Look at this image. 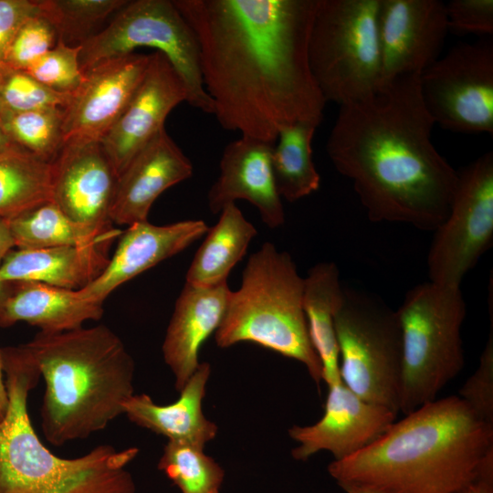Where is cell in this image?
I'll use <instances>...</instances> for the list:
<instances>
[{
    "instance_id": "7",
    "label": "cell",
    "mask_w": 493,
    "mask_h": 493,
    "mask_svg": "<svg viewBox=\"0 0 493 493\" xmlns=\"http://www.w3.org/2000/svg\"><path fill=\"white\" fill-rule=\"evenodd\" d=\"M396 313L403 348L399 412L407 414L437 399L461 372L467 307L460 287L428 281L409 289Z\"/></svg>"
},
{
    "instance_id": "36",
    "label": "cell",
    "mask_w": 493,
    "mask_h": 493,
    "mask_svg": "<svg viewBox=\"0 0 493 493\" xmlns=\"http://www.w3.org/2000/svg\"><path fill=\"white\" fill-rule=\"evenodd\" d=\"M493 309L490 332L479 363L459 391L461 398L481 420L493 425Z\"/></svg>"
},
{
    "instance_id": "43",
    "label": "cell",
    "mask_w": 493,
    "mask_h": 493,
    "mask_svg": "<svg viewBox=\"0 0 493 493\" xmlns=\"http://www.w3.org/2000/svg\"><path fill=\"white\" fill-rule=\"evenodd\" d=\"M341 488L345 493H377V492H374L366 488L355 487V486H342Z\"/></svg>"
},
{
    "instance_id": "32",
    "label": "cell",
    "mask_w": 493,
    "mask_h": 493,
    "mask_svg": "<svg viewBox=\"0 0 493 493\" xmlns=\"http://www.w3.org/2000/svg\"><path fill=\"white\" fill-rule=\"evenodd\" d=\"M157 467L181 493H220L225 477L222 467L204 449L177 441L167 442Z\"/></svg>"
},
{
    "instance_id": "15",
    "label": "cell",
    "mask_w": 493,
    "mask_h": 493,
    "mask_svg": "<svg viewBox=\"0 0 493 493\" xmlns=\"http://www.w3.org/2000/svg\"><path fill=\"white\" fill-rule=\"evenodd\" d=\"M329 387L324 414L311 425H294L289 436L299 446L291 451L296 460H307L329 451L335 461L348 458L381 437L395 422L397 413L362 400L342 382Z\"/></svg>"
},
{
    "instance_id": "18",
    "label": "cell",
    "mask_w": 493,
    "mask_h": 493,
    "mask_svg": "<svg viewBox=\"0 0 493 493\" xmlns=\"http://www.w3.org/2000/svg\"><path fill=\"white\" fill-rule=\"evenodd\" d=\"M275 143L240 136L224 149L220 173L207 193V204L213 214L225 206L246 200L258 211L263 223L277 228L285 223L282 199L272 173L271 153Z\"/></svg>"
},
{
    "instance_id": "14",
    "label": "cell",
    "mask_w": 493,
    "mask_h": 493,
    "mask_svg": "<svg viewBox=\"0 0 493 493\" xmlns=\"http://www.w3.org/2000/svg\"><path fill=\"white\" fill-rule=\"evenodd\" d=\"M151 60L131 53L84 71V79L63 110V145L100 142L123 113Z\"/></svg>"
},
{
    "instance_id": "12",
    "label": "cell",
    "mask_w": 493,
    "mask_h": 493,
    "mask_svg": "<svg viewBox=\"0 0 493 493\" xmlns=\"http://www.w3.org/2000/svg\"><path fill=\"white\" fill-rule=\"evenodd\" d=\"M423 101L443 129L493 134V40L459 43L419 76Z\"/></svg>"
},
{
    "instance_id": "4",
    "label": "cell",
    "mask_w": 493,
    "mask_h": 493,
    "mask_svg": "<svg viewBox=\"0 0 493 493\" xmlns=\"http://www.w3.org/2000/svg\"><path fill=\"white\" fill-rule=\"evenodd\" d=\"M22 345L45 382L40 419L50 444L88 438L124 414L134 362L109 327L39 331Z\"/></svg>"
},
{
    "instance_id": "42",
    "label": "cell",
    "mask_w": 493,
    "mask_h": 493,
    "mask_svg": "<svg viewBox=\"0 0 493 493\" xmlns=\"http://www.w3.org/2000/svg\"><path fill=\"white\" fill-rule=\"evenodd\" d=\"M13 144L14 142L6 134L0 121V152L5 151L9 147H11Z\"/></svg>"
},
{
    "instance_id": "13",
    "label": "cell",
    "mask_w": 493,
    "mask_h": 493,
    "mask_svg": "<svg viewBox=\"0 0 493 493\" xmlns=\"http://www.w3.org/2000/svg\"><path fill=\"white\" fill-rule=\"evenodd\" d=\"M379 88L405 75H421L441 57L448 33L439 0H379Z\"/></svg>"
},
{
    "instance_id": "31",
    "label": "cell",
    "mask_w": 493,
    "mask_h": 493,
    "mask_svg": "<svg viewBox=\"0 0 493 493\" xmlns=\"http://www.w3.org/2000/svg\"><path fill=\"white\" fill-rule=\"evenodd\" d=\"M63 110L0 111V121L14 143L45 161L53 162L63 146Z\"/></svg>"
},
{
    "instance_id": "22",
    "label": "cell",
    "mask_w": 493,
    "mask_h": 493,
    "mask_svg": "<svg viewBox=\"0 0 493 493\" xmlns=\"http://www.w3.org/2000/svg\"><path fill=\"white\" fill-rule=\"evenodd\" d=\"M103 304L82 298L78 290L33 280L0 281V328L24 321L43 332L83 327L103 315Z\"/></svg>"
},
{
    "instance_id": "25",
    "label": "cell",
    "mask_w": 493,
    "mask_h": 493,
    "mask_svg": "<svg viewBox=\"0 0 493 493\" xmlns=\"http://www.w3.org/2000/svg\"><path fill=\"white\" fill-rule=\"evenodd\" d=\"M342 290L339 269L333 262L316 264L304 278L303 309L309 336L321 364L322 381L328 386L341 382L334 315Z\"/></svg>"
},
{
    "instance_id": "8",
    "label": "cell",
    "mask_w": 493,
    "mask_h": 493,
    "mask_svg": "<svg viewBox=\"0 0 493 493\" xmlns=\"http://www.w3.org/2000/svg\"><path fill=\"white\" fill-rule=\"evenodd\" d=\"M379 0H318L309 64L326 102L340 106L379 89Z\"/></svg>"
},
{
    "instance_id": "24",
    "label": "cell",
    "mask_w": 493,
    "mask_h": 493,
    "mask_svg": "<svg viewBox=\"0 0 493 493\" xmlns=\"http://www.w3.org/2000/svg\"><path fill=\"white\" fill-rule=\"evenodd\" d=\"M210 373L209 363H199L180 390L179 398L170 404H157L145 393H134L124 404V415L133 424L167 437L168 441L204 449L217 433L216 425L205 416L202 409Z\"/></svg>"
},
{
    "instance_id": "37",
    "label": "cell",
    "mask_w": 493,
    "mask_h": 493,
    "mask_svg": "<svg viewBox=\"0 0 493 493\" xmlns=\"http://www.w3.org/2000/svg\"><path fill=\"white\" fill-rule=\"evenodd\" d=\"M446 11L449 31L482 37L493 34V0H451Z\"/></svg>"
},
{
    "instance_id": "33",
    "label": "cell",
    "mask_w": 493,
    "mask_h": 493,
    "mask_svg": "<svg viewBox=\"0 0 493 493\" xmlns=\"http://www.w3.org/2000/svg\"><path fill=\"white\" fill-rule=\"evenodd\" d=\"M71 98L44 87L25 70L0 64V111L65 109Z\"/></svg>"
},
{
    "instance_id": "16",
    "label": "cell",
    "mask_w": 493,
    "mask_h": 493,
    "mask_svg": "<svg viewBox=\"0 0 493 493\" xmlns=\"http://www.w3.org/2000/svg\"><path fill=\"white\" fill-rule=\"evenodd\" d=\"M118 178L100 142L64 144L52 162L51 201L75 222L110 231Z\"/></svg>"
},
{
    "instance_id": "20",
    "label": "cell",
    "mask_w": 493,
    "mask_h": 493,
    "mask_svg": "<svg viewBox=\"0 0 493 493\" xmlns=\"http://www.w3.org/2000/svg\"><path fill=\"white\" fill-rule=\"evenodd\" d=\"M193 171L189 158L163 128L120 174L110 211L112 224L147 221L154 201L168 188L189 179Z\"/></svg>"
},
{
    "instance_id": "19",
    "label": "cell",
    "mask_w": 493,
    "mask_h": 493,
    "mask_svg": "<svg viewBox=\"0 0 493 493\" xmlns=\"http://www.w3.org/2000/svg\"><path fill=\"white\" fill-rule=\"evenodd\" d=\"M203 220H184L164 226L134 223L121 233L115 253L102 273L78 290L84 299L104 303L119 286L160 262L177 255L208 230Z\"/></svg>"
},
{
    "instance_id": "28",
    "label": "cell",
    "mask_w": 493,
    "mask_h": 493,
    "mask_svg": "<svg viewBox=\"0 0 493 493\" xmlns=\"http://www.w3.org/2000/svg\"><path fill=\"white\" fill-rule=\"evenodd\" d=\"M317 125L296 122L282 127L271 153V167L281 199L295 202L320 188V176L312 159V139Z\"/></svg>"
},
{
    "instance_id": "23",
    "label": "cell",
    "mask_w": 493,
    "mask_h": 493,
    "mask_svg": "<svg viewBox=\"0 0 493 493\" xmlns=\"http://www.w3.org/2000/svg\"><path fill=\"white\" fill-rule=\"evenodd\" d=\"M114 238L87 245L40 249H12L0 267V281L33 280L79 290L107 267L108 248Z\"/></svg>"
},
{
    "instance_id": "9",
    "label": "cell",
    "mask_w": 493,
    "mask_h": 493,
    "mask_svg": "<svg viewBox=\"0 0 493 493\" xmlns=\"http://www.w3.org/2000/svg\"><path fill=\"white\" fill-rule=\"evenodd\" d=\"M334 326L341 382L362 400L398 414L403 348L396 310L369 294L343 288Z\"/></svg>"
},
{
    "instance_id": "34",
    "label": "cell",
    "mask_w": 493,
    "mask_h": 493,
    "mask_svg": "<svg viewBox=\"0 0 493 493\" xmlns=\"http://www.w3.org/2000/svg\"><path fill=\"white\" fill-rule=\"evenodd\" d=\"M81 46L71 47L61 41L29 65L25 71L44 87L63 94H74L84 73L79 66Z\"/></svg>"
},
{
    "instance_id": "29",
    "label": "cell",
    "mask_w": 493,
    "mask_h": 493,
    "mask_svg": "<svg viewBox=\"0 0 493 493\" xmlns=\"http://www.w3.org/2000/svg\"><path fill=\"white\" fill-rule=\"evenodd\" d=\"M17 248L40 249L87 245L116 238L121 230L100 231L69 218L54 202H45L9 219Z\"/></svg>"
},
{
    "instance_id": "3",
    "label": "cell",
    "mask_w": 493,
    "mask_h": 493,
    "mask_svg": "<svg viewBox=\"0 0 493 493\" xmlns=\"http://www.w3.org/2000/svg\"><path fill=\"white\" fill-rule=\"evenodd\" d=\"M492 449L493 425L451 395L404 414L363 450L330 462L328 472L340 487L377 493H454Z\"/></svg>"
},
{
    "instance_id": "11",
    "label": "cell",
    "mask_w": 493,
    "mask_h": 493,
    "mask_svg": "<svg viewBox=\"0 0 493 493\" xmlns=\"http://www.w3.org/2000/svg\"><path fill=\"white\" fill-rule=\"evenodd\" d=\"M427 255L429 281L460 287L493 241V152L457 172L448 215L434 231Z\"/></svg>"
},
{
    "instance_id": "35",
    "label": "cell",
    "mask_w": 493,
    "mask_h": 493,
    "mask_svg": "<svg viewBox=\"0 0 493 493\" xmlns=\"http://www.w3.org/2000/svg\"><path fill=\"white\" fill-rule=\"evenodd\" d=\"M58 42L52 25L39 12L28 17L19 27L5 55V63L25 70Z\"/></svg>"
},
{
    "instance_id": "17",
    "label": "cell",
    "mask_w": 493,
    "mask_h": 493,
    "mask_svg": "<svg viewBox=\"0 0 493 493\" xmlns=\"http://www.w3.org/2000/svg\"><path fill=\"white\" fill-rule=\"evenodd\" d=\"M187 101L183 79L162 53L151 54L147 70L123 113L100 141L118 176L164 128L173 109Z\"/></svg>"
},
{
    "instance_id": "6",
    "label": "cell",
    "mask_w": 493,
    "mask_h": 493,
    "mask_svg": "<svg viewBox=\"0 0 493 493\" xmlns=\"http://www.w3.org/2000/svg\"><path fill=\"white\" fill-rule=\"evenodd\" d=\"M303 296L304 278L291 256L264 243L249 257L239 288L230 292L216 344H258L301 362L319 385L322 368L309 336Z\"/></svg>"
},
{
    "instance_id": "38",
    "label": "cell",
    "mask_w": 493,
    "mask_h": 493,
    "mask_svg": "<svg viewBox=\"0 0 493 493\" xmlns=\"http://www.w3.org/2000/svg\"><path fill=\"white\" fill-rule=\"evenodd\" d=\"M37 12V0H0V64L19 27Z\"/></svg>"
},
{
    "instance_id": "5",
    "label": "cell",
    "mask_w": 493,
    "mask_h": 493,
    "mask_svg": "<svg viewBox=\"0 0 493 493\" xmlns=\"http://www.w3.org/2000/svg\"><path fill=\"white\" fill-rule=\"evenodd\" d=\"M8 408L0 421V493H135L127 470L139 449L100 445L63 458L37 436L27 398L40 373L22 345L2 348Z\"/></svg>"
},
{
    "instance_id": "2",
    "label": "cell",
    "mask_w": 493,
    "mask_h": 493,
    "mask_svg": "<svg viewBox=\"0 0 493 493\" xmlns=\"http://www.w3.org/2000/svg\"><path fill=\"white\" fill-rule=\"evenodd\" d=\"M434 125L419 75L398 77L340 106L326 152L352 182L371 221L434 232L446 218L457 171L434 146Z\"/></svg>"
},
{
    "instance_id": "30",
    "label": "cell",
    "mask_w": 493,
    "mask_h": 493,
    "mask_svg": "<svg viewBox=\"0 0 493 493\" xmlns=\"http://www.w3.org/2000/svg\"><path fill=\"white\" fill-rule=\"evenodd\" d=\"M126 0H37L39 14L54 27L58 41L77 47L116 14Z\"/></svg>"
},
{
    "instance_id": "10",
    "label": "cell",
    "mask_w": 493,
    "mask_h": 493,
    "mask_svg": "<svg viewBox=\"0 0 493 493\" xmlns=\"http://www.w3.org/2000/svg\"><path fill=\"white\" fill-rule=\"evenodd\" d=\"M80 46L83 72L102 61L133 53L137 47L155 48L183 79L186 102L214 114L213 101L203 83L195 34L173 1H128L104 29Z\"/></svg>"
},
{
    "instance_id": "26",
    "label": "cell",
    "mask_w": 493,
    "mask_h": 493,
    "mask_svg": "<svg viewBox=\"0 0 493 493\" xmlns=\"http://www.w3.org/2000/svg\"><path fill=\"white\" fill-rule=\"evenodd\" d=\"M219 214L218 221L208 228L194 256L186 283L212 287L227 282L231 270L257 235L255 226L245 218L236 203L227 205Z\"/></svg>"
},
{
    "instance_id": "40",
    "label": "cell",
    "mask_w": 493,
    "mask_h": 493,
    "mask_svg": "<svg viewBox=\"0 0 493 493\" xmlns=\"http://www.w3.org/2000/svg\"><path fill=\"white\" fill-rule=\"evenodd\" d=\"M16 246L9 219L0 217V267L6 255Z\"/></svg>"
},
{
    "instance_id": "39",
    "label": "cell",
    "mask_w": 493,
    "mask_h": 493,
    "mask_svg": "<svg viewBox=\"0 0 493 493\" xmlns=\"http://www.w3.org/2000/svg\"><path fill=\"white\" fill-rule=\"evenodd\" d=\"M454 493H493V449L485 456L475 477Z\"/></svg>"
},
{
    "instance_id": "41",
    "label": "cell",
    "mask_w": 493,
    "mask_h": 493,
    "mask_svg": "<svg viewBox=\"0 0 493 493\" xmlns=\"http://www.w3.org/2000/svg\"><path fill=\"white\" fill-rule=\"evenodd\" d=\"M8 404L9 399L4 372L2 348H0V421H2L5 415L8 408Z\"/></svg>"
},
{
    "instance_id": "1",
    "label": "cell",
    "mask_w": 493,
    "mask_h": 493,
    "mask_svg": "<svg viewBox=\"0 0 493 493\" xmlns=\"http://www.w3.org/2000/svg\"><path fill=\"white\" fill-rule=\"evenodd\" d=\"M194 30L214 115L226 131L275 143L319 126L326 101L309 64L318 0H173Z\"/></svg>"
},
{
    "instance_id": "21",
    "label": "cell",
    "mask_w": 493,
    "mask_h": 493,
    "mask_svg": "<svg viewBox=\"0 0 493 493\" xmlns=\"http://www.w3.org/2000/svg\"><path fill=\"white\" fill-rule=\"evenodd\" d=\"M230 292L227 282L212 287L185 282L178 296L162 348L178 391L198 367L201 346L220 326Z\"/></svg>"
},
{
    "instance_id": "27",
    "label": "cell",
    "mask_w": 493,
    "mask_h": 493,
    "mask_svg": "<svg viewBox=\"0 0 493 493\" xmlns=\"http://www.w3.org/2000/svg\"><path fill=\"white\" fill-rule=\"evenodd\" d=\"M52 162L19 145L0 152V217L15 218L51 201Z\"/></svg>"
}]
</instances>
